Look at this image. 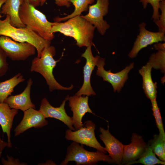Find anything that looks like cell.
<instances>
[{
  "label": "cell",
  "mask_w": 165,
  "mask_h": 165,
  "mask_svg": "<svg viewBox=\"0 0 165 165\" xmlns=\"http://www.w3.org/2000/svg\"><path fill=\"white\" fill-rule=\"evenodd\" d=\"M47 0H41L40 5L42 6ZM70 0H55V4L59 6H64L69 8L71 6V3Z\"/></svg>",
  "instance_id": "obj_31"
},
{
  "label": "cell",
  "mask_w": 165,
  "mask_h": 165,
  "mask_svg": "<svg viewBox=\"0 0 165 165\" xmlns=\"http://www.w3.org/2000/svg\"><path fill=\"white\" fill-rule=\"evenodd\" d=\"M4 20L0 19V36L9 37L13 40L20 42H28L34 46L37 53V57H40L44 48L50 45L48 41L25 27L18 28L12 25L10 23V17L6 15Z\"/></svg>",
  "instance_id": "obj_4"
},
{
  "label": "cell",
  "mask_w": 165,
  "mask_h": 165,
  "mask_svg": "<svg viewBox=\"0 0 165 165\" xmlns=\"http://www.w3.org/2000/svg\"><path fill=\"white\" fill-rule=\"evenodd\" d=\"M18 113V110L10 108L6 103H0V125L3 132L7 134L8 147L9 148L12 146L10 138L13 122Z\"/></svg>",
  "instance_id": "obj_18"
},
{
  "label": "cell",
  "mask_w": 165,
  "mask_h": 165,
  "mask_svg": "<svg viewBox=\"0 0 165 165\" xmlns=\"http://www.w3.org/2000/svg\"><path fill=\"white\" fill-rule=\"evenodd\" d=\"M153 152L161 160L165 162V139L159 134H155L148 142Z\"/></svg>",
  "instance_id": "obj_24"
},
{
  "label": "cell",
  "mask_w": 165,
  "mask_h": 165,
  "mask_svg": "<svg viewBox=\"0 0 165 165\" xmlns=\"http://www.w3.org/2000/svg\"><path fill=\"white\" fill-rule=\"evenodd\" d=\"M7 160L3 158L1 159V162L4 165H27L25 163H20L18 159H14L12 156H7Z\"/></svg>",
  "instance_id": "obj_30"
},
{
  "label": "cell",
  "mask_w": 165,
  "mask_h": 165,
  "mask_svg": "<svg viewBox=\"0 0 165 165\" xmlns=\"http://www.w3.org/2000/svg\"><path fill=\"white\" fill-rule=\"evenodd\" d=\"M65 98L68 101L69 106L73 112L72 118L73 125L75 130H77L83 126L82 119L86 113L94 114L88 105V97L76 95L69 97L68 95Z\"/></svg>",
  "instance_id": "obj_13"
},
{
  "label": "cell",
  "mask_w": 165,
  "mask_h": 165,
  "mask_svg": "<svg viewBox=\"0 0 165 165\" xmlns=\"http://www.w3.org/2000/svg\"><path fill=\"white\" fill-rule=\"evenodd\" d=\"M67 101L65 98L59 107H55L51 105L47 99L45 97L42 100L39 111L46 118H54L62 122L72 130L75 129L73 127L72 118L66 113L65 109L66 102Z\"/></svg>",
  "instance_id": "obj_16"
},
{
  "label": "cell",
  "mask_w": 165,
  "mask_h": 165,
  "mask_svg": "<svg viewBox=\"0 0 165 165\" xmlns=\"http://www.w3.org/2000/svg\"><path fill=\"white\" fill-rule=\"evenodd\" d=\"M152 109L153 115L155 118L156 125L159 131V134L165 139L162 118L156 99L151 101Z\"/></svg>",
  "instance_id": "obj_26"
},
{
  "label": "cell",
  "mask_w": 165,
  "mask_h": 165,
  "mask_svg": "<svg viewBox=\"0 0 165 165\" xmlns=\"http://www.w3.org/2000/svg\"><path fill=\"white\" fill-rule=\"evenodd\" d=\"M96 124L91 120L86 121L83 126L75 131L68 129L65 132V138L68 140L96 148L105 153L107 152L97 140L95 134Z\"/></svg>",
  "instance_id": "obj_7"
},
{
  "label": "cell",
  "mask_w": 165,
  "mask_h": 165,
  "mask_svg": "<svg viewBox=\"0 0 165 165\" xmlns=\"http://www.w3.org/2000/svg\"><path fill=\"white\" fill-rule=\"evenodd\" d=\"M0 47L13 61H24L37 51L35 47L28 42L16 41L4 36H0Z\"/></svg>",
  "instance_id": "obj_6"
},
{
  "label": "cell",
  "mask_w": 165,
  "mask_h": 165,
  "mask_svg": "<svg viewBox=\"0 0 165 165\" xmlns=\"http://www.w3.org/2000/svg\"><path fill=\"white\" fill-rule=\"evenodd\" d=\"M24 1V0H6L1 7V14L9 16L10 23L13 26L18 28L26 27L21 21L19 14L20 7Z\"/></svg>",
  "instance_id": "obj_19"
},
{
  "label": "cell",
  "mask_w": 165,
  "mask_h": 165,
  "mask_svg": "<svg viewBox=\"0 0 165 165\" xmlns=\"http://www.w3.org/2000/svg\"><path fill=\"white\" fill-rule=\"evenodd\" d=\"M109 4V0H97L95 4L89 6L87 14L81 16L94 26L102 35L110 27L103 19L108 13Z\"/></svg>",
  "instance_id": "obj_9"
},
{
  "label": "cell",
  "mask_w": 165,
  "mask_h": 165,
  "mask_svg": "<svg viewBox=\"0 0 165 165\" xmlns=\"http://www.w3.org/2000/svg\"><path fill=\"white\" fill-rule=\"evenodd\" d=\"M95 0H70V2L74 7V11L65 16L60 17L57 16L53 20L55 22L65 21L74 17L80 15L84 12L88 11L89 6L93 3Z\"/></svg>",
  "instance_id": "obj_23"
},
{
  "label": "cell",
  "mask_w": 165,
  "mask_h": 165,
  "mask_svg": "<svg viewBox=\"0 0 165 165\" xmlns=\"http://www.w3.org/2000/svg\"><path fill=\"white\" fill-rule=\"evenodd\" d=\"M7 55L0 47V77L4 76L9 69Z\"/></svg>",
  "instance_id": "obj_29"
},
{
  "label": "cell",
  "mask_w": 165,
  "mask_h": 165,
  "mask_svg": "<svg viewBox=\"0 0 165 165\" xmlns=\"http://www.w3.org/2000/svg\"><path fill=\"white\" fill-rule=\"evenodd\" d=\"M25 80L23 75L19 72L12 78L0 82V103L4 102L6 99L14 91V88Z\"/></svg>",
  "instance_id": "obj_21"
},
{
  "label": "cell",
  "mask_w": 165,
  "mask_h": 165,
  "mask_svg": "<svg viewBox=\"0 0 165 165\" xmlns=\"http://www.w3.org/2000/svg\"><path fill=\"white\" fill-rule=\"evenodd\" d=\"M6 0H0V19L2 17L1 15L0 11L1 7L3 4L4 3Z\"/></svg>",
  "instance_id": "obj_34"
},
{
  "label": "cell",
  "mask_w": 165,
  "mask_h": 165,
  "mask_svg": "<svg viewBox=\"0 0 165 165\" xmlns=\"http://www.w3.org/2000/svg\"><path fill=\"white\" fill-rule=\"evenodd\" d=\"M8 144L7 142L3 141L0 137V158L1 157L2 151L6 147H8Z\"/></svg>",
  "instance_id": "obj_32"
},
{
  "label": "cell",
  "mask_w": 165,
  "mask_h": 165,
  "mask_svg": "<svg viewBox=\"0 0 165 165\" xmlns=\"http://www.w3.org/2000/svg\"><path fill=\"white\" fill-rule=\"evenodd\" d=\"M99 136L101 140L105 145V149L108 153V156L112 159L113 163L121 164L123 152V145L114 137L109 131V126L105 130L100 127Z\"/></svg>",
  "instance_id": "obj_15"
},
{
  "label": "cell",
  "mask_w": 165,
  "mask_h": 165,
  "mask_svg": "<svg viewBox=\"0 0 165 165\" xmlns=\"http://www.w3.org/2000/svg\"><path fill=\"white\" fill-rule=\"evenodd\" d=\"M24 1L31 5L35 7L40 5L41 0H24Z\"/></svg>",
  "instance_id": "obj_33"
},
{
  "label": "cell",
  "mask_w": 165,
  "mask_h": 165,
  "mask_svg": "<svg viewBox=\"0 0 165 165\" xmlns=\"http://www.w3.org/2000/svg\"><path fill=\"white\" fill-rule=\"evenodd\" d=\"M160 9L161 14L159 19L154 22L157 26L159 31L165 33V0H162L160 3Z\"/></svg>",
  "instance_id": "obj_28"
},
{
  "label": "cell",
  "mask_w": 165,
  "mask_h": 165,
  "mask_svg": "<svg viewBox=\"0 0 165 165\" xmlns=\"http://www.w3.org/2000/svg\"><path fill=\"white\" fill-rule=\"evenodd\" d=\"M147 147V144L140 135L133 133L131 142L123 145L121 164L130 165L133 162L139 159L143 155Z\"/></svg>",
  "instance_id": "obj_11"
},
{
  "label": "cell",
  "mask_w": 165,
  "mask_h": 165,
  "mask_svg": "<svg viewBox=\"0 0 165 165\" xmlns=\"http://www.w3.org/2000/svg\"><path fill=\"white\" fill-rule=\"evenodd\" d=\"M105 154L98 150L96 152L87 151L84 148L82 145L73 141L68 147L65 158L60 165H67L70 161L75 162L77 165H95L100 161L113 163L108 155Z\"/></svg>",
  "instance_id": "obj_5"
},
{
  "label": "cell",
  "mask_w": 165,
  "mask_h": 165,
  "mask_svg": "<svg viewBox=\"0 0 165 165\" xmlns=\"http://www.w3.org/2000/svg\"><path fill=\"white\" fill-rule=\"evenodd\" d=\"M33 82L30 78L27 81V86L20 94L10 95L5 101L11 108L20 110L23 112L30 108H35V106L31 101L30 94Z\"/></svg>",
  "instance_id": "obj_17"
},
{
  "label": "cell",
  "mask_w": 165,
  "mask_h": 165,
  "mask_svg": "<svg viewBox=\"0 0 165 165\" xmlns=\"http://www.w3.org/2000/svg\"><path fill=\"white\" fill-rule=\"evenodd\" d=\"M105 59L100 57L96 66L97 67V75L101 77L103 80L107 81L112 85L114 92H119L128 79V73L134 68V63H131L121 71L114 73L111 70L107 71L104 68Z\"/></svg>",
  "instance_id": "obj_8"
},
{
  "label": "cell",
  "mask_w": 165,
  "mask_h": 165,
  "mask_svg": "<svg viewBox=\"0 0 165 165\" xmlns=\"http://www.w3.org/2000/svg\"><path fill=\"white\" fill-rule=\"evenodd\" d=\"M95 27L86 19L78 16L63 22H55L51 32H59L64 35L72 37L79 47L92 46Z\"/></svg>",
  "instance_id": "obj_1"
},
{
  "label": "cell",
  "mask_w": 165,
  "mask_h": 165,
  "mask_svg": "<svg viewBox=\"0 0 165 165\" xmlns=\"http://www.w3.org/2000/svg\"><path fill=\"white\" fill-rule=\"evenodd\" d=\"M23 118L14 129V135H19L32 128H40L48 124L45 116L39 111L30 108L24 112Z\"/></svg>",
  "instance_id": "obj_14"
},
{
  "label": "cell",
  "mask_w": 165,
  "mask_h": 165,
  "mask_svg": "<svg viewBox=\"0 0 165 165\" xmlns=\"http://www.w3.org/2000/svg\"><path fill=\"white\" fill-rule=\"evenodd\" d=\"M92 46L87 47L82 57L86 60V64L83 68L84 82L80 90L75 94L78 96L82 95L95 96L96 94L92 87L90 83L91 76L100 56L94 57L91 50Z\"/></svg>",
  "instance_id": "obj_12"
},
{
  "label": "cell",
  "mask_w": 165,
  "mask_h": 165,
  "mask_svg": "<svg viewBox=\"0 0 165 165\" xmlns=\"http://www.w3.org/2000/svg\"><path fill=\"white\" fill-rule=\"evenodd\" d=\"M137 163H141L145 165H165V162L157 158L148 143L147 148L143 156L138 160L132 163L130 165Z\"/></svg>",
  "instance_id": "obj_25"
},
{
  "label": "cell",
  "mask_w": 165,
  "mask_h": 165,
  "mask_svg": "<svg viewBox=\"0 0 165 165\" xmlns=\"http://www.w3.org/2000/svg\"><path fill=\"white\" fill-rule=\"evenodd\" d=\"M146 24L145 22H142L139 25V34L128 55L130 58H135L140 50L148 45L165 41V32L159 31L157 32L149 31L146 29Z\"/></svg>",
  "instance_id": "obj_10"
},
{
  "label": "cell",
  "mask_w": 165,
  "mask_h": 165,
  "mask_svg": "<svg viewBox=\"0 0 165 165\" xmlns=\"http://www.w3.org/2000/svg\"><path fill=\"white\" fill-rule=\"evenodd\" d=\"M56 54L55 48L50 45L46 46L43 50L40 57L34 58L31 62L30 70L41 75L45 79L50 92L53 90H70L73 85L64 87L56 81L53 74L54 68L58 61L55 60L53 57Z\"/></svg>",
  "instance_id": "obj_3"
},
{
  "label": "cell",
  "mask_w": 165,
  "mask_h": 165,
  "mask_svg": "<svg viewBox=\"0 0 165 165\" xmlns=\"http://www.w3.org/2000/svg\"><path fill=\"white\" fill-rule=\"evenodd\" d=\"M19 16L22 23L46 40L51 41L54 37L51 32L55 22L49 21L46 16L35 7L24 1L19 10Z\"/></svg>",
  "instance_id": "obj_2"
},
{
  "label": "cell",
  "mask_w": 165,
  "mask_h": 165,
  "mask_svg": "<svg viewBox=\"0 0 165 165\" xmlns=\"http://www.w3.org/2000/svg\"><path fill=\"white\" fill-rule=\"evenodd\" d=\"M162 0H140V2H141L143 5V8L146 9L148 3L150 4L152 6L153 9V13L152 19H153L155 22L159 18L160 13L159 9H160V3Z\"/></svg>",
  "instance_id": "obj_27"
},
{
  "label": "cell",
  "mask_w": 165,
  "mask_h": 165,
  "mask_svg": "<svg viewBox=\"0 0 165 165\" xmlns=\"http://www.w3.org/2000/svg\"><path fill=\"white\" fill-rule=\"evenodd\" d=\"M152 67L147 62L139 70V74L142 78V88L147 97L150 101L156 99L157 97V82L154 83L151 77Z\"/></svg>",
  "instance_id": "obj_20"
},
{
  "label": "cell",
  "mask_w": 165,
  "mask_h": 165,
  "mask_svg": "<svg viewBox=\"0 0 165 165\" xmlns=\"http://www.w3.org/2000/svg\"><path fill=\"white\" fill-rule=\"evenodd\" d=\"M158 51L150 56L148 62L152 68L161 70L163 74L165 72V43H157L154 45Z\"/></svg>",
  "instance_id": "obj_22"
}]
</instances>
